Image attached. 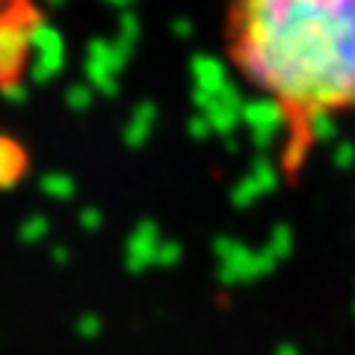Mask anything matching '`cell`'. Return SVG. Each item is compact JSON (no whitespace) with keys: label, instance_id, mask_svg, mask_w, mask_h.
<instances>
[{"label":"cell","instance_id":"1","mask_svg":"<svg viewBox=\"0 0 355 355\" xmlns=\"http://www.w3.org/2000/svg\"><path fill=\"white\" fill-rule=\"evenodd\" d=\"M225 48L279 116L287 169L326 121L355 116V0H225Z\"/></svg>","mask_w":355,"mask_h":355},{"label":"cell","instance_id":"2","mask_svg":"<svg viewBox=\"0 0 355 355\" xmlns=\"http://www.w3.org/2000/svg\"><path fill=\"white\" fill-rule=\"evenodd\" d=\"M15 9H0V86H12L21 69H27L33 51V33Z\"/></svg>","mask_w":355,"mask_h":355},{"label":"cell","instance_id":"3","mask_svg":"<svg viewBox=\"0 0 355 355\" xmlns=\"http://www.w3.org/2000/svg\"><path fill=\"white\" fill-rule=\"evenodd\" d=\"M27 172V148L21 139L0 133V190H12V187Z\"/></svg>","mask_w":355,"mask_h":355}]
</instances>
